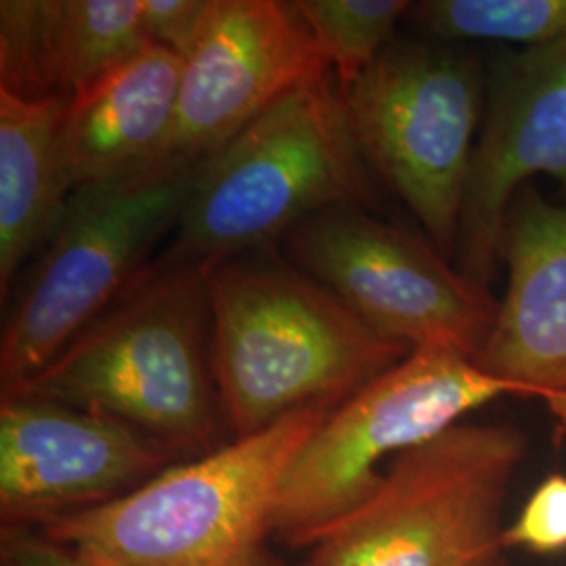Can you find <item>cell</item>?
Here are the masks:
<instances>
[{"label":"cell","instance_id":"cell-1","mask_svg":"<svg viewBox=\"0 0 566 566\" xmlns=\"http://www.w3.org/2000/svg\"><path fill=\"white\" fill-rule=\"evenodd\" d=\"M203 269L210 364L233 439L311 405L338 407L413 353L271 245Z\"/></svg>","mask_w":566,"mask_h":566},{"label":"cell","instance_id":"cell-2","mask_svg":"<svg viewBox=\"0 0 566 566\" xmlns=\"http://www.w3.org/2000/svg\"><path fill=\"white\" fill-rule=\"evenodd\" d=\"M2 397L102 413L172 455L210 453L227 424L210 364L206 269L154 261L51 364Z\"/></svg>","mask_w":566,"mask_h":566},{"label":"cell","instance_id":"cell-3","mask_svg":"<svg viewBox=\"0 0 566 566\" xmlns=\"http://www.w3.org/2000/svg\"><path fill=\"white\" fill-rule=\"evenodd\" d=\"M332 409H298L39 531L81 566H264L283 479Z\"/></svg>","mask_w":566,"mask_h":566},{"label":"cell","instance_id":"cell-4","mask_svg":"<svg viewBox=\"0 0 566 566\" xmlns=\"http://www.w3.org/2000/svg\"><path fill=\"white\" fill-rule=\"evenodd\" d=\"M334 70L290 91L193 170L160 264L219 263L269 248L340 206L376 203Z\"/></svg>","mask_w":566,"mask_h":566},{"label":"cell","instance_id":"cell-5","mask_svg":"<svg viewBox=\"0 0 566 566\" xmlns=\"http://www.w3.org/2000/svg\"><path fill=\"white\" fill-rule=\"evenodd\" d=\"M526 455L510 424H462L385 468L369 500L325 531L308 566H507L504 507Z\"/></svg>","mask_w":566,"mask_h":566},{"label":"cell","instance_id":"cell-6","mask_svg":"<svg viewBox=\"0 0 566 566\" xmlns=\"http://www.w3.org/2000/svg\"><path fill=\"white\" fill-rule=\"evenodd\" d=\"M191 179L156 166L72 191L7 311L2 392L34 378L142 277L158 242L175 231Z\"/></svg>","mask_w":566,"mask_h":566},{"label":"cell","instance_id":"cell-7","mask_svg":"<svg viewBox=\"0 0 566 566\" xmlns=\"http://www.w3.org/2000/svg\"><path fill=\"white\" fill-rule=\"evenodd\" d=\"M340 91L369 170L455 263L465 182L485 116L483 63L460 44L395 39Z\"/></svg>","mask_w":566,"mask_h":566},{"label":"cell","instance_id":"cell-8","mask_svg":"<svg viewBox=\"0 0 566 566\" xmlns=\"http://www.w3.org/2000/svg\"><path fill=\"white\" fill-rule=\"evenodd\" d=\"M523 395L449 350H413L343 405L303 447L283 479L273 535L311 547L380 486L405 451L424 446L486 403Z\"/></svg>","mask_w":566,"mask_h":566},{"label":"cell","instance_id":"cell-9","mask_svg":"<svg viewBox=\"0 0 566 566\" xmlns=\"http://www.w3.org/2000/svg\"><path fill=\"white\" fill-rule=\"evenodd\" d=\"M285 254L355 315L411 350L476 359L500 301L422 235L361 206L325 210L285 235Z\"/></svg>","mask_w":566,"mask_h":566},{"label":"cell","instance_id":"cell-10","mask_svg":"<svg viewBox=\"0 0 566 566\" xmlns=\"http://www.w3.org/2000/svg\"><path fill=\"white\" fill-rule=\"evenodd\" d=\"M329 70L294 2L214 0L151 168L193 172L290 91Z\"/></svg>","mask_w":566,"mask_h":566},{"label":"cell","instance_id":"cell-11","mask_svg":"<svg viewBox=\"0 0 566 566\" xmlns=\"http://www.w3.org/2000/svg\"><path fill=\"white\" fill-rule=\"evenodd\" d=\"M175 455L142 430L78 407L2 397L0 514L34 528L102 506L160 474Z\"/></svg>","mask_w":566,"mask_h":566},{"label":"cell","instance_id":"cell-12","mask_svg":"<svg viewBox=\"0 0 566 566\" xmlns=\"http://www.w3.org/2000/svg\"><path fill=\"white\" fill-rule=\"evenodd\" d=\"M537 175L566 189V39L506 51L486 70L483 126L472 154L455 266L489 287L507 210Z\"/></svg>","mask_w":566,"mask_h":566},{"label":"cell","instance_id":"cell-13","mask_svg":"<svg viewBox=\"0 0 566 566\" xmlns=\"http://www.w3.org/2000/svg\"><path fill=\"white\" fill-rule=\"evenodd\" d=\"M502 261L507 285L474 364L542 397H566V206L525 185L507 210Z\"/></svg>","mask_w":566,"mask_h":566},{"label":"cell","instance_id":"cell-14","mask_svg":"<svg viewBox=\"0 0 566 566\" xmlns=\"http://www.w3.org/2000/svg\"><path fill=\"white\" fill-rule=\"evenodd\" d=\"M147 44L142 0H2L0 91L70 102Z\"/></svg>","mask_w":566,"mask_h":566},{"label":"cell","instance_id":"cell-15","mask_svg":"<svg viewBox=\"0 0 566 566\" xmlns=\"http://www.w3.org/2000/svg\"><path fill=\"white\" fill-rule=\"evenodd\" d=\"M185 60L147 44L63 105L60 149L72 191L158 163L170 135Z\"/></svg>","mask_w":566,"mask_h":566},{"label":"cell","instance_id":"cell-16","mask_svg":"<svg viewBox=\"0 0 566 566\" xmlns=\"http://www.w3.org/2000/svg\"><path fill=\"white\" fill-rule=\"evenodd\" d=\"M65 102L0 91V298L13 296L23 264L36 256L72 196L60 149Z\"/></svg>","mask_w":566,"mask_h":566},{"label":"cell","instance_id":"cell-17","mask_svg":"<svg viewBox=\"0 0 566 566\" xmlns=\"http://www.w3.org/2000/svg\"><path fill=\"white\" fill-rule=\"evenodd\" d=\"M407 21L432 41H481L537 49L566 39V0H424Z\"/></svg>","mask_w":566,"mask_h":566},{"label":"cell","instance_id":"cell-18","mask_svg":"<svg viewBox=\"0 0 566 566\" xmlns=\"http://www.w3.org/2000/svg\"><path fill=\"white\" fill-rule=\"evenodd\" d=\"M411 4L407 0L294 2L340 86L355 81L397 39V23L407 18Z\"/></svg>","mask_w":566,"mask_h":566},{"label":"cell","instance_id":"cell-19","mask_svg":"<svg viewBox=\"0 0 566 566\" xmlns=\"http://www.w3.org/2000/svg\"><path fill=\"white\" fill-rule=\"evenodd\" d=\"M507 549H526L537 556L566 552V474L554 472L526 497L516 521L506 526Z\"/></svg>","mask_w":566,"mask_h":566},{"label":"cell","instance_id":"cell-20","mask_svg":"<svg viewBox=\"0 0 566 566\" xmlns=\"http://www.w3.org/2000/svg\"><path fill=\"white\" fill-rule=\"evenodd\" d=\"M214 0H142L143 25L149 41L189 57L202 34Z\"/></svg>","mask_w":566,"mask_h":566},{"label":"cell","instance_id":"cell-21","mask_svg":"<svg viewBox=\"0 0 566 566\" xmlns=\"http://www.w3.org/2000/svg\"><path fill=\"white\" fill-rule=\"evenodd\" d=\"M0 566H81L63 547L34 528H4ZM264 566H287L269 556ZM308 566V565H304Z\"/></svg>","mask_w":566,"mask_h":566}]
</instances>
